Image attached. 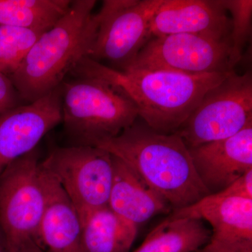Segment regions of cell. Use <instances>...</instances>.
<instances>
[{"label":"cell","mask_w":252,"mask_h":252,"mask_svg":"<svg viewBox=\"0 0 252 252\" xmlns=\"http://www.w3.org/2000/svg\"><path fill=\"white\" fill-rule=\"evenodd\" d=\"M233 71L186 74L169 71L117 70L90 58H84L71 74L107 81L130 99L139 117L151 128L175 133L205 94Z\"/></svg>","instance_id":"1"},{"label":"cell","mask_w":252,"mask_h":252,"mask_svg":"<svg viewBox=\"0 0 252 252\" xmlns=\"http://www.w3.org/2000/svg\"><path fill=\"white\" fill-rule=\"evenodd\" d=\"M93 146L127 164L173 210L190 206L210 195L199 178L188 147L177 132L160 133L144 122L135 121L117 137Z\"/></svg>","instance_id":"2"},{"label":"cell","mask_w":252,"mask_h":252,"mask_svg":"<svg viewBox=\"0 0 252 252\" xmlns=\"http://www.w3.org/2000/svg\"><path fill=\"white\" fill-rule=\"evenodd\" d=\"M94 0H74L67 14L44 32L10 79L26 102L41 98L61 85L66 75L89 56L98 20Z\"/></svg>","instance_id":"3"},{"label":"cell","mask_w":252,"mask_h":252,"mask_svg":"<svg viewBox=\"0 0 252 252\" xmlns=\"http://www.w3.org/2000/svg\"><path fill=\"white\" fill-rule=\"evenodd\" d=\"M61 86L62 122L74 145L117 137L139 117L130 99L102 79L77 77Z\"/></svg>","instance_id":"4"},{"label":"cell","mask_w":252,"mask_h":252,"mask_svg":"<svg viewBox=\"0 0 252 252\" xmlns=\"http://www.w3.org/2000/svg\"><path fill=\"white\" fill-rule=\"evenodd\" d=\"M46 202L40 162L34 149L0 175V226L9 252H45L39 230Z\"/></svg>","instance_id":"5"},{"label":"cell","mask_w":252,"mask_h":252,"mask_svg":"<svg viewBox=\"0 0 252 252\" xmlns=\"http://www.w3.org/2000/svg\"><path fill=\"white\" fill-rule=\"evenodd\" d=\"M252 122V76L234 71L207 91L177 133L188 148L236 135Z\"/></svg>","instance_id":"6"},{"label":"cell","mask_w":252,"mask_h":252,"mask_svg":"<svg viewBox=\"0 0 252 252\" xmlns=\"http://www.w3.org/2000/svg\"><path fill=\"white\" fill-rule=\"evenodd\" d=\"M40 163L70 199L81 222L108 207L113 159L107 151L89 145L57 147Z\"/></svg>","instance_id":"7"},{"label":"cell","mask_w":252,"mask_h":252,"mask_svg":"<svg viewBox=\"0 0 252 252\" xmlns=\"http://www.w3.org/2000/svg\"><path fill=\"white\" fill-rule=\"evenodd\" d=\"M163 0H105L98 30L88 57L109 61L124 69L150 40L151 20Z\"/></svg>","instance_id":"8"},{"label":"cell","mask_w":252,"mask_h":252,"mask_svg":"<svg viewBox=\"0 0 252 252\" xmlns=\"http://www.w3.org/2000/svg\"><path fill=\"white\" fill-rule=\"evenodd\" d=\"M227 39L201 34H174L151 39L126 69L169 71L186 74L230 72ZM122 69V70H124Z\"/></svg>","instance_id":"9"},{"label":"cell","mask_w":252,"mask_h":252,"mask_svg":"<svg viewBox=\"0 0 252 252\" xmlns=\"http://www.w3.org/2000/svg\"><path fill=\"white\" fill-rule=\"evenodd\" d=\"M61 122V86L34 102L0 114V175L12 162L35 149Z\"/></svg>","instance_id":"10"},{"label":"cell","mask_w":252,"mask_h":252,"mask_svg":"<svg viewBox=\"0 0 252 252\" xmlns=\"http://www.w3.org/2000/svg\"><path fill=\"white\" fill-rule=\"evenodd\" d=\"M188 149L199 178L209 193H220L252 170V122L228 138Z\"/></svg>","instance_id":"11"},{"label":"cell","mask_w":252,"mask_h":252,"mask_svg":"<svg viewBox=\"0 0 252 252\" xmlns=\"http://www.w3.org/2000/svg\"><path fill=\"white\" fill-rule=\"evenodd\" d=\"M230 19L223 0H163L151 20L150 38L195 34L229 41Z\"/></svg>","instance_id":"12"},{"label":"cell","mask_w":252,"mask_h":252,"mask_svg":"<svg viewBox=\"0 0 252 252\" xmlns=\"http://www.w3.org/2000/svg\"><path fill=\"white\" fill-rule=\"evenodd\" d=\"M46 195L39 230L45 252H83L82 225L79 214L57 180L41 165Z\"/></svg>","instance_id":"13"},{"label":"cell","mask_w":252,"mask_h":252,"mask_svg":"<svg viewBox=\"0 0 252 252\" xmlns=\"http://www.w3.org/2000/svg\"><path fill=\"white\" fill-rule=\"evenodd\" d=\"M113 180L108 207L124 220L138 225L172 210L170 204L137 172L112 156Z\"/></svg>","instance_id":"14"},{"label":"cell","mask_w":252,"mask_h":252,"mask_svg":"<svg viewBox=\"0 0 252 252\" xmlns=\"http://www.w3.org/2000/svg\"><path fill=\"white\" fill-rule=\"evenodd\" d=\"M171 218H193L212 225L211 238L252 240V199L210 194L196 203L175 210Z\"/></svg>","instance_id":"15"},{"label":"cell","mask_w":252,"mask_h":252,"mask_svg":"<svg viewBox=\"0 0 252 252\" xmlns=\"http://www.w3.org/2000/svg\"><path fill=\"white\" fill-rule=\"evenodd\" d=\"M83 252H130L137 225L109 207L93 212L81 222Z\"/></svg>","instance_id":"16"},{"label":"cell","mask_w":252,"mask_h":252,"mask_svg":"<svg viewBox=\"0 0 252 252\" xmlns=\"http://www.w3.org/2000/svg\"><path fill=\"white\" fill-rule=\"evenodd\" d=\"M211 236L203 220L169 217L132 252H194L206 245Z\"/></svg>","instance_id":"17"},{"label":"cell","mask_w":252,"mask_h":252,"mask_svg":"<svg viewBox=\"0 0 252 252\" xmlns=\"http://www.w3.org/2000/svg\"><path fill=\"white\" fill-rule=\"evenodd\" d=\"M71 0H0V26L44 32L64 16Z\"/></svg>","instance_id":"18"},{"label":"cell","mask_w":252,"mask_h":252,"mask_svg":"<svg viewBox=\"0 0 252 252\" xmlns=\"http://www.w3.org/2000/svg\"><path fill=\"white\" fill-rule=\"evenodd\" d=\"M42 32L0 26V72L14 74Z\"/></svg>","instance_id":"19"},{"label":"cell","mask_w":252,"mask_h":252,"mask_svg":"<svg viewBox=\"0 0 252 252\" xmlns=\"http://www.w3.org/2000/svg\"><path fill=\"white\" fill-rule=\"evenodd\" d=\"M225 10L230 13L229 67L233 70L243 56L244 48L252 33V0H223Z\"/></svg>","instance_id":"20"},{"label":"cell","mask_w":252,"mask_h":252,"mask_svg":"<svg viewBox=\"0 0 252 252\" xmlns=\"http://www.w3.org/2000/svg\"><path fill=\"white\" fill-rule=\"evenodd\" d=\"M194 252H252V240L210 238L206 245Z\"/></svg>","instance_id":"21"},{"label":"cell","mask_w":252,"mask_h":252,"mask_svg":"<svg viewBox=\"0 0 252 252\" xmlns=\"http://www.w3.org/2000/svg\"><path fill=\"white\" fill-rule=\"evenodd\" d=\"M23 102L9 76L0 72V114L24 104Z\"/></svg>","instance_id":"22"},{"label":"cell","mask_w":252,"mask_h":252,"mask_svg":"<svg viewBox=\"0 0 252 252\" xmlns=\"http://www.w3.org/2000/svg\"><path fill=\"white\" fill-rule=\"evenodd\" d=\"M220 193L229 196L252 199V170L239 177Z\"/></svg>","instance_id":"23"},{"label":"cell","mask_w":252,"mask_h":252,"mask_svg":"<svg viewBox=\"0 0 252 252\" xmlns=\"http://www.w3.org/2000/svg\"><path fill=\"white\" fill-rule=\"evenodd\" d=\"M0 252H9V247L3 230L0 226Z\"/></svg>","instance_id":"24"}]
</instances>
